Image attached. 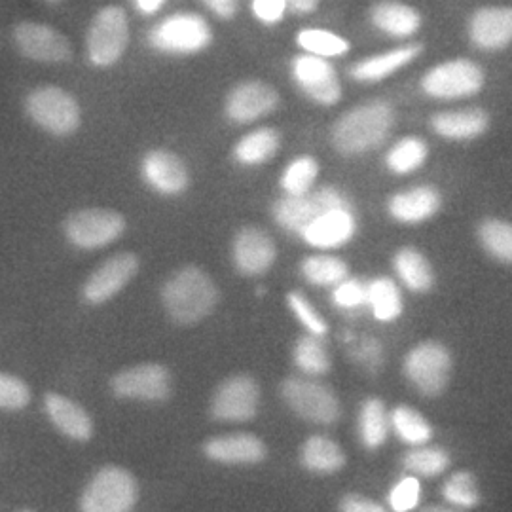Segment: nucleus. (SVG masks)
Instances as JSON below:
<instances>
[{"mask_svg": "<svg viewBox=\"0 0 512 512\" xmlns=\"http://www.w3.org/2000/svg\"><path fill=\"white\" fill-rule=\"evenodd\" d=\"M319 175V164L311 156H298L294 158L287 169L283 171L279 184L287 196H302L308 194L313 188Z\"/></svg>", "mask_w": 512, "mask_h": 512, "instance_id": "39", "label": "nucleus"}, {"mask_svg": "<svg viewBox=\"0 0 512 512\" xmlns=\"http://www.w3.org/2000/svg\"><path fill=\"white\" fill-rule=\"evenodd\" d=\"M395 126L389 103L374 99L344 112L332 126V147L344 156H359L382 147Z\"/></svg>", "mask_w": 512, "mask_h": 512, "instance_id": "1", "label": "nucleus"}, {"mask_svg": "<svg viewBox=\"0 0 512 512\" xmlns=\"http://www.w3.org/2000/svg\"><path fill=\"white\" fill-rule=\"evenodd\" d=\"M202 4L222 21H230L238 16L239 0H202Z\"/></svg>", "mask_w": 512, "mask_h": 512, "instance_id": "48", "label": "nucleus"}, {"mask_svg": "<svg viewBox=\"0 0 512 512\" xmlns=\"http://www.w3.org/2000/svg\"><path fill=\"white\" fill-rule=\"evenodd\" d=\"M490 126V116L482 109L452 110V112H439L431 118V129L444 137L454 141H469L476 139Z\"/></svg>", "mask_w": 512, "mask_h": 512, "instance_id": "27", "label": "nucleus"}, {"mask_svg": "<svg viewBox=\"0 0 512 512\" xmlns=\"http://www.w3.org/2000/svg\"><path fill=\"white\" fill-rule=\"evenodd\" d=\"M342 207L351 205L338 190L321 188L302 196H285L277 200L272 207V215L281 228L300 236L313 220Z\"/></svg>", "mask_w": 512, "mask_h": 512, "instance_id": "10", "label": "nucleus"}, {"mask_svg": "<svg viewBox=\"0 0 512 512\" xmlns=\"http://www.w3.org/2000/svg\"><path fill=\"white\" fill-rule=\"evenodd\" d=\"M366 304L378 321H395L403 313V296L399 287L389 277H376L368 283V300Z\"/></svg>", "mask_w": 512, "mask_h": 512, "instance_id": "31", "label": "nucleus"}, {"mask_svg": "<svg viewBox=\"0 0 512 512\" xmlns=\"http://www.w3.org/2000/svg\"><path fill=\"white\" fill-rule=\"evenodd\" d=\"M112 393L120 399L160 403L171 395V374L164 365L131 366L110 380Z\"/></svg>", "mask_w": 512, "mask_h": 512, "instance_id": "14", "label": "nucleus"}, {"mask_svg": "<svg viewBox=\"0 0 512 512\" xmlns=\"http://www.w3.org/2000/svg\"><path fill=\"white\" fill-rule=\"evenodd\" d=\"M404 376L425 397H439L452 374V355L440 342H421L404 357Z\"/></svg>", "mask_w": 512, "mask_h": 512, "instance_id": "9", "label": "nucleus"}, {"mask_svg": "<svg viewBox=\"0 0 512 512\" xmlns=\"http://www.w3.org/2000/svg\"><path fill=\"white\" fill-rule=\"evenodd\" d=\"M31 403V389L18 376L0 372V410H23Z\"/></svg>", "mask_w": 512, "mask_h": 512, "instance_id": "42", "label": "nucleus"}, {"mask_svg": "<svg viewBox=\"0 0 512 512\" xmlns=\"http://www.w3.org/2000/svg\"><path fill=\"white\" fill-rule=\"evenodd\" d=\"M300 272L310 281L311 285L317 287H336L344 279L349 277L348 264L332 255H311L302 260Z\"/></svg>", "mask_w": 512, "mask_h": 512, "instance_id": "34", "label": "nucleus"}, {"mask_svg": "<svg viewBox=\"0 0 512 512\" xmlns=\"http://www.w3.org/2000/svg\"><path fill=\"white\" fill-rule=\"evenodd\" d=\"M0 46H2V37H0Z\"/></svg>", "mask_w": 512, "mask_h": 512, "instance_id": "53", "label": "nucleus"}, {"mask_svg": "<svg viewBox=\"0 0 512 512\" xmlns=\"http://www.w3.org/2000/svg\"><path fill=\"white\" fill-rule=\"evenodd\" d=\"M389 435V416L384 401L372 397L366 399L359 412V437L368 450H376Z\"/></svg>", "mask_w": 512, "mask_h": 512, "instance_id": "33", "label": "nucleus"}, {"mask_svg": "<svg viewBox=\"0 0 512 512\" xmlns=\"http://www.w3.org/2000/svg\"><path fill=\"white\" fill-rule=\"evenodd\" d=\"M442 497L459 509H473L480 503V492L475 476L467 471L454 473L444 482Z\"/></svg>", "mask_w": 512, "mask_h": 512, "instance_id": "41", "label": "nucleus"}, {"mask_svg": "<svg viewBox=\"0 0 512 512\" xmlns=\"http://www.w3.org/2000/svg\"><path fill=\"white\" fill-rule=\"evenodd\" d=\"M279 107V93L262 80H245L236 84L224 101L226 118L234 124H251Z\"/></svg>", "mask_w": 512, "mask_h": 512, "instance_id": "17", "label": "nucleus"}, {"mask_svg": "<svg viewBox=\"0 0 512 512\" xmlns=\"http://www.w3.org/2000/svg\"><path fill=\"white\" fill-rule=\"evenodd\" d=\"M287 304L293 311L294 317L308 329L310 334H315V336H325L327 334L329 327H327L325 319L311 306L310 300L304 294L298 293V291L289 293Z\"/></svg>", "mask_w": 512, "mask_h": 512, "instance_id": "43", "label": "nucleus"}, {"mask_svg": "<svg viewBox=\"0 0 512 512\" xmlns=\"http://www.w3.org/2000/svg\"><path fill=\"white\" fill-rule=\"evenodd\" d=\"M285 2L289 12H293L296 16H308L319 8L321 0H285Z\"/></svg>", "mask_w": 512, "mask_h": 512, "instance_id": "49", "label": "nucleus"}, {"mask_svg": "<svg viewBox=\"0 0 512 512\" xmlns=\"http://www.w3.org/2000/svg\"><path fill=\"white\" fill-rule=\"evenodd\" d=\"M421 512H461L458 509H450V507H440V505H427L423 507Z\"/></svg>", "mask_w": 512, "mask_h": 512, "instance_id": "51", "label": "nucleus"}, {"mask_svg": "<svg viewBox=\"0 0 512 512\" xmlns=\"http://www.w3.org/2000/svg\"><path fill=\"white\" fill-rule=\"evenodd\" d=\"M395 272L412 293H427L435 283L429 260L414 247H403L393 258Z\"/></svg>", "mask_w": 512, "mask_h": 512, "instance_id": "30", "label": "nucleus"}, {"mask_svg": "<svg viewBox=\"0 0 512 512\" xmlns=\"http://www.w3.org/2000/svg\"><path fill=\"white\" fill-rule=\"evenodd\" d=\"M21 512H33V511H21Z\"/></svg>", "mask_w": 512, "mask_h": 512, "instance_id": "54", "label": "nucleus"}, {"mask_svg": "<svg viewBox=\"0 0 512 512\" xmlns=\"http://www.w3.org/2000/svg\"><path fill=\"white\" fill-rule=\"evenodd\" d=\"M203 450L207 458L226 465H255L268 454L264 442L247 433L211 439Z\"/></svg>", "mask_w": 512, "mask_h": 512, "instance_id": "22", "label": "nucleus"}, {"mask_svg": "<svg viewBox=\"0 0 512 512\" xmlns=\"http://www.w3.org/2000/svg\"><path fill=\"white\" fill-rule=\"evenodd\" d=\"M423 52L421 44H406L384 54L372 55L349 67V76L357 82H380L387 76L401 71Z\"/></svg>", "mask_w": 512, "mask_h": 512, "instance_id": "24", "label": "nucleus"}, {"mask_svg": "<svg viewBox=\"0 0 512 512\" xmlns=\"http://www.w3.org/2000/svg\"><path fill=\"white\" fill-rule=\"evenodd\" d=\"M293 361L296 368L306 376H323L330 370L329 351L321 336L315 334L298 338L293 349Z\"/></svg>", "mask_w": 512, "mask_h": 512, "instance_id": "35", "label": "nucleus"}, {"mask_svg": "<svg viewBox=\"0 0 512 512\" xmlns=\"http://www.w3.org/2000/svg\"><path fill=\"white\" fill-rule=\"evenodd\" d=\"M44 2H48L50 6H57V4H63L65 0H44Z\"/></svg>", "mask_w": 512, "mask_h": 512, "instance_id": "52", "label": "nucleus"}, {"mask_svg": "<svg viewBox=\"0 0 512 512\" xmlns=\"http://www.w3.org/2000/svg\"><path fill=\"white\" fill-rule=\"evenodd\" d=\"M372 25L393 38L414 37L421 27L416 8L399 0H380L370 8Z\"/></svg>", "mask_w": 512, "mask_h": 512, "instance_id": "25", "label": "nucleus"}, {"mask_svg": "<svg viewBox=\"0 0 512 512\" xmlns=\"http://www.w3.org/2000/svg\"><path fill=\"white\" fill-rule=\"evenodd\" d=\"M302 465L317 475H332L338 473L346 465L344 450L329 437L313 435L304 442L300 450Z\"/></svg>", "mask_w": 512, "mask_h": 512, "instance_id": "29", "label": "nucleus"}, {"mask_svg": "<svg viewBox=\"0 0 512 512\" xmlns=\"http://www.w3.org/2000/svg\"><path fill=\"white\" fill-rule=\"evenodd\" d=\"M258 404L260 385L253 376L238 374L217 387L211 401V414L215 420L241 423L255 418Z\"/></svg>", "mask_w": 512, "mask_h": 512, "instance_id": "15", "label": "nucleus"}, {"mask_svg": "<svg viewBox=\"0 0 512 512\" xmlns=\"http://www.w3.org/2000/svg\"><path fill=\"white\" fill-rule=\"evenodd\" d=\"M439 209L440 194L431 186H418L399 192L387 203L389 215L403 224H418L431 219L439 213Z\"/></svg>", "mask_w": 512, "mask_h": 512, "instance_id": "26", "label": "nucleus"}, {"mask_svg": "<svg viewBox=\"0 0 512 512\" xmlns=\"http://www.w3.org/2000/svg\"><path fill=\"white\" fill-rule=\"evenodd\" d=\"M296 44L306 54L325 57V59L340 57L349 52L348 40L327 29H302L296 35Z\"/></svg>", "mask_w": 512, "mask_h": 512, "instance_id": "38", "label": "nucleus"}, {"mask_svg": "<svg viewBox=\"0 0 512 512\" xmlns=\"http://www.w3.org/2000/svg\"><path fill=\"white\" fill-rule=\"evenodd\" d=\"M340 512H389L380 503L363 497V495L349 494L340 501Z\"/></svg>", "mask_w": 512, "mask_h": 512, "instance_id": "47", "label": "nucleus"}, {"mask_svg": "<svg viewBox=\"0 0 512 512\" xmlns=\"http://www.w3.org/2000/svg\"><path fill=\"white\" fill-rule=\"evenodd\" d=\"M484 86V71L471 59H452L421 78V88L435 99L471 97Z\"/></svg>", "mask_w": 512, "mask_h": 512, "instance_id": "12", "label": "nucleus"}, {"mask_svg": "<svg viewBox=\"0 0 512 512\" xmlns=\"http://www.w3.org/2000/svg\"><path fill=\"white\" fill-rule=\"evenodd\" d=\"M275 258L274 239L258 226H243L232 239V262L241 275H264L272 270Z\"/></svg>", "mask_w": 512, "mask_h": 512, "instance_id": "19", "label": "nucleus"}, {"mask_svg": "<svg viewBox=\"0 0 512 512\" xmlns=\"http://www.w3.org/2000/svg\"><path fill=\"white\" fill-rule=\"evenodd\" d=\"M148 44L165 55L202 54L213 44V29L196 12H175L148 31Z\"/></svg>", "mask_w": 512, "mask_h": 512, "instance_id": "3", "label": "nucleus"}, {"mask_svg": "<svg viewBox=\"0 0 512 512\" xmlns=\"http://www.w3.org/2000/svg\"><path fill=\"white\" fill-rule=\"evenodd\" d=\"M143 181L162 196H181L190 186V171L183 158L171 150L154 148L148 150L141 160Z\"/></svg>", "mask_w": 512, "mask_h": 512, "instance_id": "18", "label": "nucleus"}, {"mask_svg": "<svg viewBox=\"0 0 512 512\" xmlns=\"http://www.w3.org/2000/svg\"><path fill=\"white\" fill-rule=\"evenodd\" d=\"M12 40L19 54L37 63L59 65L73 59L69 37L46 23L19 21L12 29Z\"/></svg>", "mask_w": 512, "mask_h": 512, "instance_id": "11", "label": "nucleus"}, {"mask_svg": "<svg viewBox=\"0 0 512 512\" xmlns=\"http://www.w3.org/2000/svg\"><path fill=\"white\" fill-rule=\"evenodd\" d=\"M332 300L342 310H355L365 306L368 300V283L361 279H344L334 287Z\"/></svg>", "mask_w": 512, "mask_h": 512, "instance_id": "44", "label": "nucleus"}, {"mask_svg": "<svg viewBox=\"0 0 512 512\" xmlns=\"http://www.w3.org/2000/svg\"><path fill=\"white\" fill-rule=\"evenodd\" d=\"M467 31L476 48L486 52L505 50L512 44V8L486 6L476 10L469 19Z\"/></svg>", "mask_w": 512, "mask_h": 512, "instance_id": "20", "label": "nucleus"}, {"mask_svg": "<svg viewBox=\"0 0 512 512\" xmlns=\"http://www.w3.org/2000/svg\"><path fill=\"white\" fill-rule=\"evenodd\" d=\"M219 296L211 275L190 264L165 281L162 304L175 323L196 325L217 308Z\"/></svg>", "mask_w": 512, "mask_h": 512, "instance_id": "2", "label": "nucleus"}, {"mask_svg": "<svg viewBox=\"0 0 512 512\" xmlns=\"http://www.w3.org/2000/svg\"><path fill=\"white\" fill-rule=\"evenodd\" d=\"M126 228H128L126 217L114 209H105V207L80 209L63 220L65 238L76 249H82V251L107 247L116 239L122 238Z\"/></svg>", "mask_w": 512, "mask_h": 512, "instance_id": "6", "label": "nucleus"}, {"mask_svg": "<svg viewBox=\"0 0 512 512\" xmlns=\"http://www.w3.org/2000/svg\"><path fill=\"white\" fill-rule=\"evenodd\" d=\"M281 397L294 414L302 420L332 425L340 420L342 406L329 385L313 378L291 376L281 384Z\"/></svg>", "mask_w": 512, "mask_h": 512, "instance_id": "7", "label": "nucleus"}, {"mask_svg": "<svg viewBox=\"0 0 512 512\" xmlns=\"http://www.w3.org/2000/svg\"><path fill=\"white\" fill-rule=\"evenodd\" d=\"M427 156H429V148L423 139L406 137L387 152L385 165L395 175H408L420 169L421 165L425 164Z\"/></svg>", "mask_w": 512, "mask_h": 512, "instance_id": "36", "label": "nucleus"}, {"mask_svg": "<svg viewBox=\"0 0 512 512\" xmlns=\"http://www.w3.org/2000/svg\"><path fill=\"white\" fill-rule=\"evenodd\" d=\"M291 74L296 86L317 105L332 107L342 99V84L329 59L300 54L291 61Z\"/></svg>", "mask_w": 512, "mask_h": 512, "instance_id": "13", "label": "nucleus"}, {"mask_svg": "<svg viewBox=\"0 0 512 512\" xmlns=\"http://www.w3.org/2000/svg\"><path fill=\"white\" fill-rule=\"evenodd\" d=\"M29 120L54 137H69L82 126V109L73 93L59 86H40L25 97Z\"/></svg>", "mask_w": 512, "mask_h": 512, "instance_id": "4", "label": "nucleus"}, {"mask_svg": "<svg viewBox=\"0 0 512 512\" xmlns=\"http://www.w3.org/2000/svg\"><path fill=\"white\" fill-rule=\"evenodd\" d=\"M281 147V135L275 128H258L243 135L232 150L234 160L245 167L268 164Z\"/></svg>", "mask_w": 512, "mask_h": 512, "instance_id": "28", "label": "nucleus"}, {"mask_svg": "<svg viewBox=\"0 0 512 512\" xmlns=\"http://www.w3.org/2000/svg\"><path fill=\"white\" fill-rule=\"evenodd\" d=\"M141 16H154L164 8L165 0H131Z\"/></svg>", "mask_w": 512, "mask_h": 512, "instance_id": "50", "label": "nucleus"}, {"mask_svg": "<svg viewBox=\"0 0 512 512\" xmlns=\"http://www.w3.org/2000/svg\"><path fill=\"white\" fill-rule=\"evenodd\" d=\"M389 423L399 440L410 446H425L433 437L431 423L425 420L418 410L406 404H399L391 412Z\"/></svg>", "mask_w": 512, "mask_h": 512, "instance_id": "32", "label": "nucleus"}, {"mask_svg": "<svg viewBox=\"0 0 512 512\" xmlns=\"http://www.w3.org/2000/svg\"><path fill=\"white\" fill-rule=\"evenodd\" d=\"M421 484L418 478H403L389 494V505L395 512L412 511L420 501Z\"/></svg>", "mask_w": 512, "mask_h": 512, "instance_id": "45", "label": "nucleus"}, {"mask_svg": "<svg viewBox=\"0 0 512 512\" xmlns=\"http://www.w3.org/2000/svg\"><path fill=\"white\" fill-rule=\"evenodd\" d=\"M251 10L262 25H277L289 12L285 0H251Z\"/></svg>", "mask_w": 512, "mask_h": 512, "instance_id": "46", "label": "nucleus"}, {"mask_svg": "<svg viewBox=\"0 0 512 512\" xmlns=\"http://www.w3.org/2000/svg\"><path fill=\"white\" fill-rule=\"evenodd\" d=\"M357 232V222L351 207L332 209L329 213L313 220L300 234L302 239L315 249H336L346 245Z\"/></svg>", "mask_w": 512, "mask_h": 512, "instance_id": "21", "label": "nucleus"}, {"mask_svg": "<svg viewBox=\"0 0 512 512\" xmlns=\"http://www.w3.org/2000/svg\"><path fill=\"white\" fill-rule=\"evenodd\" d=\"M139 258L133 253H118L99 264L82 287V296L88 304L99 306L109 302L139 272Z\"/></svg>", "mask_w": 512, "mask_h": 512, "instance_id": "16", "label": "nucleus"}, {"mask_svg": "<svg viewBox=\"0 0 512 512\" xmlns=\"http://www.w3.org/2000/svg\"><path fill=\"white\" fill-rule=\"evenodd\" d=\"M139 497L135 478L126 469L109 465L93 476L80 497V512H131Z\"/></svg>", "mask_w": 512, "mask_h": 512, "instance_id": "8", "label": "nucleus"}, {"mask_svg": "<svg viewBox=\"0 0 512 512\" xmlns=\"http://www.w3.org/2000/svg\"><path fill=\"white\" fill-rule=\"evenodd\" d=\"M44 408L50 421L65 437L78 442L92 439V418L80 404L74 403L59 393H48L44 397Z\"/></svg>", "mask_w": 512, "mask_h": 512, "instance_id": "23", "label": "nucleus"}, {"mask_svg": "<svg viewBox=\"0 0 512 512\" xmlns=\"http://www.w3.org/2000/svg\"><path fill=\"white\" fill-rule=\"evenodd\" d=\"M478 239L486 253L495 260L512 264V224L507 220H484L478 228Z\"/></svg>", "mask_w": 512, "mask_h": 512, "instance_id": "37", "label": "nucleus"}, {"mask_svg": "<svg viewBox=\"0 0 512 512\" xmlns=\"http://www.w3.org/2000/svg\"><path fill=\"white\" fill-rule=\"evenodd\" d=\"M403 467L410 473L431 478V476H439L450 467V454L439 448H427V446H416L412 452H408L403 456Z\"/></svg>", "mask_w": 512, "mask_h": 512, "instance_id": "40", "label": "nucleus"}, {"mask_svg": "<svg viewBox=\"0 0 512 512\" xmlns=\"http://www.w3.org/2000/svg\"><path fill=\"white\" fill-rule=\"evenodd\" d=\"M129 40L128 12L118 4L101 8L93 16L86 33V52L90 63L97 69H109L116 65L126 54Z\"/></svg>", "mask_w": 512, "mask_h": 512, "instance_id": "5", "label": "nucleus"}]
</instances>
